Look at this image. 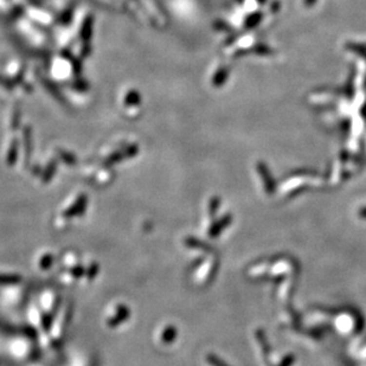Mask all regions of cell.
<instances>
[{
  "mask_svg": "<svg viewBox=\"0 0 366 366\" xmlns=\"http://www.w3.org/2000/svg\"><path fill=\"white\" fill-rule=\"evenodd\" d=\"M85 205H87V197L85 196H79L78 199L76 200V203H74L71 205V208H69L67 211L64 212V217L70 218V217H75L77 214L82 213L85 210Z\"/></svg>",
  "mask_w": 366,
  "mask_h": 366,
  "instance_id": "cell-1",
  "label": "cell"
},
{
  "mask_svg": "<svg viewBox=\"0 0 366 366\" xmlns=\"http://www.w3.org/2000/svg\"><path fill=\"white\" fill-rule=\"evenodd\" d=\"M129 314V309L127 307L125 306H120L119 308H117V313L116 315L113 316V318H111L108 320V326L111 327H116L117 325H120L121 323H123V321L126 320V319L128 318Z\"/></svg>",
  "mask_w": 366,
  "mask_h": 366,
  "instance_id": "cell-2",
  "label": "cell"
},
{
  "mask_svg": "<svg viewBox=\"0 0 366 366\" xmlns=\"http://www.w3.org/2000/svg\"><path fill=\"white\" fill-rule=\"evenodd\" d=\"M230 222H231L230 214H227V216L223 217L222 219H219V221L217 222L216 224H213V227L210 229V232L209 233H210L211 237H216V236H218V233L221 232L223 229H225V228L230 224Z\"/></svg>",
  "mask_w": 366,
  "mask_h": 366,
  "instance_id": "cell-3",
  "label": "cell"
},
{
  "mask_svg": "<svg viewBox=\"0 0 366 366\" xmlns=\"http://www.w3.org/2000/svg\"><path fill=\"white\" fill-rule=\"evenodd\" d=\"M175 337H177V329H175V327L169 326L166 327V329H165L164 332H162L161 340L164 341L165 344H171L174 341Z\"/></svg>",
  "mask_w": 366,
  "mask_h": 366,
  "instance_id": "cell-4",
  "label": "cell"
},
{
  "mask_svg": "<svg viewBox=\"0 0 366 366\" xmlns=\"http://www.w3.org/2000/svg\"><path fill=\"white\" fill-rule=\"evenodd\" d=\"M185 244L186 247L190 248H197V249H202V250H211V247H209L208 244H205L204 242L199 241V239L193 238V237H189L185 239Z\"/></svg>",
  "mask_w": 366,
  "mask_h": 366,
  "instance_id": "cell-5",
  "label": "cell"
},
{
  "mask_svg": "<svg viewBox=\"0 0 366 366\" xmlns=\"http://www.w3.org/2000/svg\"><path fill=\"white\" fill-rule=\"evenodd\" d=\"M21 280L18 275H5L0 274V285H16Z\"/></svg>",
  "mask_w": 366,
  "mask_h": 366,
  "instance_id": "cell-6",
  "label": "cell"
},
{
  "mask_svg": "<svg viewBox=\"0 0 366 366\" xmlns=\"http://www.w3.org/2000/svg\"><path fill=\"white\" fill-rule=\"evenodd\" d=\"M260 172H261V175H262L264 184H266L267 192H268V193H270V192H272V190H274V188H272V180L270 179V175H269L268 171L266 170V167H261Z\"/></svg>",
  "mask_w": 366,
  "mask_h": 366,
  "instance_id": "cell-7",
  "label": "cell"
},
{
  "mask_svg": "<svg viewBox=\"0 0 366 366\" xmlns=\"http://www.w3.org/2000/svg\"><path fill=\"white\" fill-rule=\"evenodd\" d=\"M206 360H208L212 366H229L227 363L223 362L221 358L214 356V354H209V356L206 357Z\"/></svg>",
  "mask_w": 366,
  "mask_h": 366,
  "instance_id": "cell-8",
  "label": "cell"
},
{
  "mask_svg": "<svg viewBox=\"0 0 366 366\" xmlns=\"http://www.w3.org/2000/svg\"><path fill=\"white\" fill-rule=\"evenodd\" d=\"M219 203H221L219 198H213V199L210 202V209H209V213H210L211 217H213L214 213L218 211Z\"/></svg>",
  "mask_w": 366,
  "mask_h": 366,
  "instance_id": "cell-9",
  "label": "cell"
},
{
  "mask_svg": "<svg viewBox=\"0 0 366 366\" xmlns=\"http://www.w3.org/2000/svg\"><path fill=\"white\" fill-rule=\"evenodd\" d=\"M52 264V256L51 255H45L40 260V268L42 269H49Z\"/></svg>",
  "mask_w": 366,
  "mask_h": 366,
  "instance_id": "cell-10",
  "label": "cell"
},
{
  "mask_svg": "<svg viewBox=\"0 0 366 366\" xmlns=\"http://www.w3.org/2000/svg\"><path fill=\"white\" fill-rule=\"evenodd\" d=\"M51 323H52V316L46 314L43 316V320H42V324H43V327L45 331H49V328H50L51 326Z\"/></svg>",
  "mask_w": 366,
  "mask_h": 366,
  "instance_id": "cell-11",
  "label": "cell"
},
{
  "mask_svg": "<svg viewBox=\"0 0 366 366\" xmlns=\"http://www.w3.org/2000/svg\"><path fill=\"white\" fill-rule=\"evenodd\" d=\"M97 269H98L97 264H92V266H90V268H89V270H88V274H87L88 279L92 280L93 277H95L96 274H97Z\"/></svg>",
  "mask_w": 366,
  "mask_h": 366,
  "instance_id": "cell-12",
  "label": "cell"
},
{
  "mask_svg": "<svg viewBox=\"0 0 366 366\" xmlns=\"http://www.w3.org/2000/svg\"><path fill=\"white\" fill-rule=\"evenodd\" d=\"M294 362H295V357H294V356H287L277 366H290L291 364H293Z\"/></svg>",
  "mask_w": 366,
  "mask_h": 366,
  "instance_id": "cell-13",
  "label": "cell"
},
{
  "mask_svg": "<svg viewBox=\"0 0 366 366\" xmlns=\"http://www.w3.org/2000/svg\"><path fill=\"white\" fill-rule=\"evenodd\" d=\"M71 274H73L74 276L79 277L81 275L84 274V269L82 268V267H76V268H74L73 270H71Z\"/></svg>",
  "mask_w": 366,
  "mask_h": 366,
  "instance_id": "cell-14",
  "label": "cell"
},
{
  "mask_svg": "<svg viewBox=\"0 0 366 366\" xmlns=\"http://www.w3.org/2000/svg\"><path fill=\"white\" fill-rule=\"evenodd\" d=\"M358 214H359L360 218L366 219V208H362L359 211H358Z\"/></svg>",
  "mask_w": 366,
  "mask_h": 366,
  "instance_id": "cell-15",
  "label": "cell"
}]
</instances>
